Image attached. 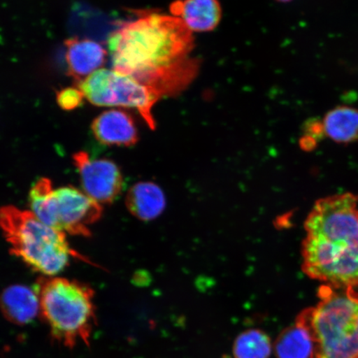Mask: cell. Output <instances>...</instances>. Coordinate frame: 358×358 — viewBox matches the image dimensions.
I'll return each instance as SVG.
<instances>
[{
  "label": "cell",
  "mask_w": 358,
  "mask_h": 358,
  "mask_svg": "<svg viewBox=\"0 0 358 358\" xmlns=\"http://www.w3.org/2000/svg\"><path fill=\"white\" fill-rule=\"evenodd\" d=\"M194 36L182 20L153 11H138L110 36L113 70L131 76L156 90L173 95L189 86L199 71L190 57Z\"/></svg>",
  "instance_id": "1"
},
{
  "label": "cell",
  "mask_w": 358,
  "mask_h": 358,
  "mask_svg": "<svg viewBox=\"0 0 358 358\" xmlns=\"http://www.w3.org/2000/svg\"><path fill=\"white\" fill-rule=\"evenodd\" d=\"M304 228L303 272L334 289L358 288V195L317 200Z\"/></svg>",
  "instance_id": "2"
},
{
  "label": "cell",
  "mask_w": 358,
  "mask_h": 358,
  "mask_svg": "<svg viewBox=\"0 0 358 358\" xmlns=\"http://www.w3.org/2000/svg\"><path fill=\"white\" fill-rule=\"evenodd\" d=\"M319 296L296 320L312 338L311 358H358V293L324 285Z\"/></svg>",
  "instance_id": "3"
},
{
  "label": "cell",
  "mask_w": 358,
  "mask_h": 358,
  "mask_svg": "<svg viewBox=\"0 0 358 358\" xmlns=\"http://www.w3.org/2000/svg\"><path fill=\"white\" fill-rule=\"evenodd\" d=\"M39 313L55 341L66 348L89 345L96 324L94 290L77 280L43 276L35 286Z\"/></svg>",
  "instance_id": "4"
},
{
  "label": "cell",
  "mask_w": 358,
  "mask_h": 358,
  "mask_svg": "<svg viewBox=\"0 0 358 358\" xmlns=\"http://www.w3.org/2000/svg\"><path fill=\"white\" fill-rule=\"evenodd\" d=\"M0 230L11 252L32 270L55 276L69 265L71 249L64 231L40 221L32 212L13 206L0 208Z\"/></svg>",
  "instance_id": "5"
},
{
  "label": "cell",
  "mask_w": 358,
  "mask_h": 358,
  "mask_svg": "<svg viewBox=\"0 0 358 358\" xmlns=\"http://www.w3.org/2000/svg\"><path fill=\"white\" fill-rule=\"evenodd\" d=\"M78 87L92 105L136 110L151 129L155 128L153 108L162 96L131 76L101 69L79 82Z\"/></svg>",
  "instance_id": "6"
},
{
  "label": "cell",
  "mask_w": 358,
  "mask_h": 358,
  "mask_svg": "<svg viewBox=\"0 0 358 358\" xmlns=\"http://www.w3.org/2000/svg\"><path fill=\"white\" fill-rule=\"evenodd\" d=\"M55 219L57 230L74 236H90L89 227L99 221L101 204L73 186L55 190Z\"/></svg>",
  "instance_id": "7"
},
{
  "label": "cell",
  "mask_w": 358,
  "mask_h": 358,
  "mask_svg": "<svg viewBox=\"0 0 358 358\" xmlns=\"http://www.w3.org/2000/svg\"><path fill=\"white\" fill-rule=\"evenodd\" d=\"M85 194L100 204H110L118 198L123 177L117 164L107 159H92L87 152L73 155Z\"/></svg>",
  "instance_id": "8"
},
{
  "label": "cell",
  "mask_w": 358,
  "mask_h": 358,
  "mask_svg": "<svg viewBox=\"0 0 358 358\" xmlns=\"http://www.w3.org/2000/svg\"><path fill=\"white\" fill-rule=\"evenodd\" d=\"M92 131L96 140L107 146L129 147L136 145L138 141L136 122L123 110L102 112L94 119Z\"/></svg>",
  "instance_id": "9"
},
{
  "label": "cell",
  "mask_w": 358,
  "mask_h": 358,
  "mask_svg": "<svg viewBox=\"0 0 358 358\" xmlns=\"http://www.w3.org/2000/svg\"><path fill=\"white\" fill-rule=\"evenodd\" d=\"M67 71L82 82L106 64L108 51L91 39L70 38L65 42Z\"/></svg>",
  "instance_id": "10"
},
{
  "label": "cell",
  "mask_w": 358,
  "mask_h": 358,
  "mask_svg": "<svg viewBox=\"0 0 358 358\" xmlns=\"http://www.w3.org/2000/svg\"><path fill=\"white\" fill-rule=\"evenodd\" d=\"M169 10L192 33L211 32L220 24L222 16L218 0H176Z\"/></svg>",
  "instance_id": "11"
},
{
  "label": "cell",
  "mask_w": 358,
  "mask_h": 358,
  "mask_svg": "<svg viewBox=\"0 0 358 358\" xmlns=\"http://www.w3.org/2000/svg\"><path fill=\"white\" fill-rule=\"evenodd\" d=\"M0 310L4 317L16 325H26L39 313L37 291L22 285H11L0 295Z\"/></svg>",
  "instance_id": "12"
},
{
  "label": "cell",
  "mask_w": 358,
  "mask_h": 358,
  "mask_svg": "<svg viewBox=\"0 0 358 358\" xmlns=\"http://www.w3.org/2000/svg\"><path fill=\"white\" fill-rule=\"evenodd\" d=\"M127 207L133 216L143 221H151L164 211L166 199L163 190L155 183L138 182L128 192Z\"/></svg>",
  "instance_id": "13"
},
{
  "label": "cell",
  "mask_w": 358,
  "mask_h": 358,
  "mask_svg": "<svg viewBox=\"0 0 358 358\" xmlns=\"http://www.w3.org/2000/svg\"><path fill=\"white\" fill-rule=\"evenodd\" d=\"M324 136L339 144L358 141V109L338 106L327 112L323 120Z\"/></svg>",
  "instance_id": "14"
},
{
  "label": "cell",
  "mask_w": 358,
  "mask_h": 358,
  "mask_svg": "<svg viewBox=\"0 0 358 358\" xmlns=\"http://www.w3.org/2000/svg\"><path fill=\"white\" fill-rule=\"evenodd\" d=\"M313 349L310 335L296 323L282 331L274 343L277 358H311Z\"/></svg>",
  "instance_id": "15"
},
{
  "label": "cell",
  "mask_w": 358,
  "mask_h": 358,
  "mask_svg": "<svg viewBox=\"0 0 358 358\" xmlns=\"http://www.w3.org/2000/svg\"><path fill=\"white\" fill-rule=\"evenodd\" d=\"M272 349L268 335L262 329H252L237 336L232 353L234 358H268Z\"/></svg>",
  "instance_id": "16"
},
{
  "label": "cell",
  "mask_w": 358,
  "mask_h": 358,
  "mask_svg": "<svg viewBox=\"0 0 358 358\" xmlns=\"http://www.w3.org/2000/svg\"><path fill=\"white\" fill-rule=\"evenodd\" d=\"M55 190L50 179L41 178L34 183L29 194L31 212L40 221L53 228H55V212H53Z\"/></svg>",
  "instance_id": "17"
},
{
  "label": "cell",
  "mask_w": 358,
  "mask_h": 358,
  "mask_svg": "<svg viewBox=\"0 0 358 358\" xmlns=\"http://www.w3.org/2000/svg\"><path fill=\"white\" fill-rule=\"evenodd\" d=\"M84 95L78 87H69L62 90L57 95L58 106L65 110H71L82 106Z\"/></svg>",
  "instance_id": "18"
},
{
  "label": "cell",
  "mask_w": 358,
  "mask_h": 358,
  "mask_svg": "<svg viewBox=\"0 0 358 358\" xmlns=\"http://www.w3.org/2000/svg\"><path fill=\"white\" fill-rule=\"evenodd\" d=\"M276 1L281 2V3H288V2L292 1V0H276Z\"/></svg>",
  "instance_id": "19"
}]
</instances>
